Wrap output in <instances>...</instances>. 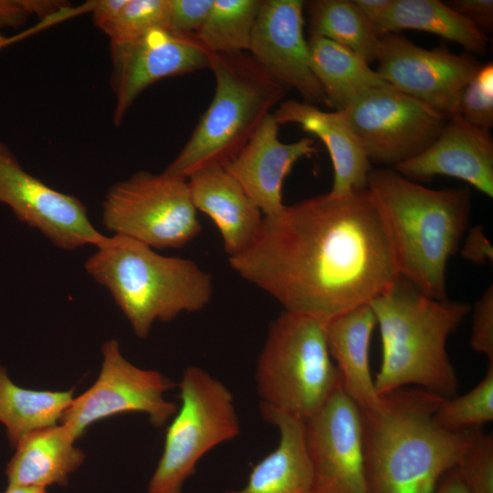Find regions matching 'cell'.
I'll return each mask as SVG.
<instances>
[{"label":"cell","instance_id":"obj_8","mask_svg":"<svg viewBox=\"0 0 493 493\" xmlns=\"http://www.w3.org/2000/svg\"><path fill=\"white\" fill-rule=\"evenodd\" d=\"M178 386L181 405L166 429L147 493H183L199 461L240 433L235 398L224 383L200 367L189 366Z\"/></svg>","mask_w":493,"mask_h":493},{"label":"cell","instance_id":"obj_40","mask_svg":"<svg viewBox=\"0 0 493 493\" xmlns=\"http://www.w3.org/2000/svg\"><path fill=\"white\" fill-rule=\"evenodd\" d=\"M28 14L50 16L65 9L66 4L60 1L21 0Z\"/></svg>","mask_w":493,"mask_h":493},{"label":"cell","instance_id":"obj_29","mask_svg":"<svg viewBox=\"0 0 493 493\" xmlns=\"http://www.w3.org/2000/svg\"><path fill=\"white\" fill-rule=\"evenodd\" d=\"M260 4L261 0H213L196 38L209 53L247 52Z\"/></svg>","mask_w":493,"mask_h":493},{"label":"cell","instance_id":"obj_18","mask_svg":"<svg viewBox=\"0 0 493 493\" xmlns=\"http://www.w3.org/2000/svg\"><path fill=\"white\" fill-rule=\"evenodd\" d=\"M317 152L314 141L304 137L284 143L278 123L268 114L239 153L224 168L241 185L264 217H276L286 208L282 186L293 165Z\"/></svg>","mask_w":493,"mask_h":493},{"label":"cell","instance_id":"obj_39","mask_svg":"<svg viewBox=\"0 0 493 493\" xmlns=\"http://www.w3.org/2000/svg\"><path fill=\"white\" fill-rule=\"evenodd\" d=\"M432 493H471L457 469L448 471L438 482Z\"/></svg>","mask_w":493,"mask_h":493},{"label":"cell","instance_id":"obj_15","mask_svg":"<svg viewBox=\"0 0 493 493\" xmlns=\"http://www.w3.org/2000/svg\"><path fill=\"white\" fill-rule=\"evenodd\" d=\"M113 122L120 125L141 93L155 82L209 68L210 53L194 36L153 29L134 40L110 44Z\"/></svg>","mask_w":493,"mask_h":493},{"label":"cell","instance_id":"obj_14","mask_svg":"<svg viewBox=\"0 0 493 493\" xmlns=\"http://www.w3.org/2000/svg\"><path fill=\"white\" fill-rule=\"evenodd\" d=\"M0 203L7 205L21 222L37 229L61 249L96 246L105 238L89 219L79 199L25 171L1 140Z\"/></svg>","mask_w":493,"mask_h":493},{"label":"cell","instance_id":"obj_34","mask_svg":"<svg viewBox=\"0 0 493 493\" xmlns=\"http://www.w3.org/2000/svg\"><path fill=\"white\" fill-rule=\"evenodd\" d=\"M471 348L493 363V287L490 285L474 307Z\"/></svg>","mask_w":493,"mask_h":493},{"label":"cell","instance_id":"obj_38","mask_svg":"<svg viewBox=\"0 0 493 493\" xmlns=\"http://www.w3.org/2000/svg\"><path fill=\"white\" fill-rule=\"evenodd\" d=\"M362 15L375 26L387 15L394 0H352Z\"/></svg>","mask_w":493,"mask_h":493},{"label":"cell","instance_id":"obj_35","mask_svg":"<svg viewBox=\"0 0 493 493\" xmlns=\"http://www.w3.org/2000/svg\"><path fill=\"white\" fill-rule=\"evenodd\" d=\"M445 3L452 10L470 21L483 33L486 34V32H490L492 30V0H449Z\"/></svg>","mask_w":493,"mask_h":493},{"label":"cell","instance_id":"obj_3","mask_svg":"<svg viewBox=\"0 0 493 493\" xmlns=\"http://www.w3.org/2000/svg\"><path fill=\"white\" fill-rule=\"evenodd\" d=\"M367 190L400 276L426 296L447 299L446 266L467 228L470 188L431 189L378 168L370 172Z\"/></svg>","mask_w":493,"mask_h":493},{"label":"cell","instance_id":"obj_36","mask_svg":"<svg viewBox=\"0 0 493 493\" xmlns=\"http://www.w3.org/2000/svg\"><path fill=\"white\" fill-rule=\"evenodd\" d=\"M462 257L477 265L493 260V246L486 236L482 226L478 225L467 232L461 249Z\"/></svg>","mask_w":493,"mask_h":493},{"label":"cell","instance_id":"obj_37","mask_svg":"<svg viewBox=\"0 0 493 493\" xmlns=\"http://www.w3.org/2000/svg\"><path fill=\"white\" fill-rule=\"evenodd\" d=\"M28 15L21 0H0V27L19 26Z\"/></svg>","mask_w":493,"mask_h":493},{"label":"cell","instance_id":"obj_17","mask_svg":"<svg viewBox=\"0 0 493 493\" xmlns=\"http://www.w3.org/2000/svg\"><path fill=\"white\" fill-rule=\"evenodd\" d=\"M392 168L416 183L437 175L454 177L492 197L493 139L489 131L456 114L425 151Z\"/></svg>","mask_w":493,"mask_h":493},{"label":"cell","instance_id":"obj_41","mask_svg":"<svg viewBox=\"0 0 493 493\" xmlns=\"http://www.w3.org/2000/svg\"><path fill=\"white\" fill-rule=\"evenodd\" d=\"M4 493H47V491L38 488L7 486Z\"/></svg>","mask_w":493,"mask_h":493},{"label":"cell","instance_id":"obj_21","mask_svg":"<svg viewBox=\"0 0 493 493\" xmlns=\"http://www.w3.org/2000/svg\"><path fill=\"white\" fill-rule=\"evenodd\" d=\"M328 349L341 376V388L361 411L382 401L369 363V345L377 320L370 304L355 308L326 322Z\"/></svg>","mask_w":493,"mask_h":493},{"label":"cell","instance_id":"obj_22","mask_svg":"<svg viewBox=\"0 0 493 493\" xmlns=\"http://www.w3.org/2000/svg\"><path fill=\"white\" fill-rule=\"evenodd\" d=\"M76 440L62 424L26 435L6 465L7 486L45 489L52 485L66 486L85 459L82 450L74 445Z\"/></svg>","mask_w":493,"mask_h":493},{"label":"cell","instance_id":"obj_31","mask_svg":"<svg viewBox=\"0 0 493 493\" xmlns=\"http://www.w3.org/2000/svg\"><path fill=\"white\" fill-rule=\"evenodd\" d=\"M457 114L467 122L489 131L493 126V64L482 65L464 89Z\"/></svg>","mask_w":493,"mask_h":493},{"label":"cell","instance_id":"obj_4","mask_svg":"<svg viewBox=\"0 0 493 493\" xmlns=\"http://www.w3.org/2000/svg\"><path fill=\"white\" fill-rule=\"evenodd\" d=\"M369 304L382 338L378 394L417 385L443 398L456 396L458 380L446 341L471 306L432 299L402 276Z\"/></svg>","mask_w":493,"mask_h":493},{"label":"cell","instance_id":"obj_32","mask_svg":"<svg viewBox=\"0 0 493 493\" xmlns=\"http://www.w3.org/2000/svg\"><path fill=\"white\" fill-rule=\"evenodd\" d=\"M471 493H493V436L479 431L456 467Z\"/></svg>","mask_w":493,"mask_h":493},{"label":"cell","instance_id":"obj_11","mask_svg":"<svg viewBox=\"0 0 493 493\" xmlns=\"http://www.w3.org/2000/svg\"><path fill=\"white\" fill-rule=\"evenodd\" d=\"M102 365L97 381L74 398L60 423L77 437L97 421L127 412L144 413L155 426L164 425L178 410L164 393L174 383L153 370L139 368L128 362L116 340L101 347Z\"/></svg>","mask_w":493,"mask_h":493},{"label":"cell","instance_id":"obj_26","mask_svg":"<svg viewBox=\"0 0 493 493\" xmlns=\"http://www.w3.org/2000/svg\"><path fill=\"white\" fill-rule=\"evenodd\" d=\"M74 399L68 391L31 390L16 384L0 365V423L13 447L26 435L57 425Z\"/></svg>","mask_w":493,"mask_h":493},{"label":"cell","instance_id":"obj_5","mask_svg":"<svg viewBox=\"0 0 493 493\" xmlns=\"http://www.w3.org/2000/svg\"><path fill=\"white\" fill-rule=\"evenodd\" d=\"M96 247L85 270L109 290L141 339L155 321L200 311L213 298L212 276L191 259L160 255L120 235L105 236Z\"/></svg>","mask_w":493,"mask_h":493},{"label":"cell","instance_id":"obj_33","mask_svg":"<svg viewBox=\"0 0 493 493\" xmlns=\"http://www.w3.org/2000/svg\"><path fill=\"white\" fill-rule=\"evenodd\" d=\"M213 0H168L166 30L180 36H194L204 25Z\"/></svg>","mask_w":493,"mask_h":493},{"label":"cell","instance_id":"obj_1","mask_svg":"<svg viewBox=\"0 0 493 493\" xmlns=\"http://www.w3.org/2000/svg\"><path fill=\"white\" fill-rule=\"evenodd\" d=\"M228 262L285 311L323 324L369 304L400 276L367 188L329 192L263 217L252 243Z\"/></svg>","mask_w":493,"mask_h":493},{"label":"cell","instance_id":"obj_28","mask_svg":"<svg viewBox=\"0 0 493 493\" xmlns=\"http://www.w3.org/2000/svg\"><path fill=\"white\" fill-rule=\"evenodd\" d=\"M91 14L110 44L125 43L166 29L168 0H99L92 3Z\"/></svg>","mask_w":493,"mask_h":493},{"label":"cell","instance_id":"obj_7","mask_svg":"<svg viewBox=\"0 0 493 493\" xmlns=\"http://www.w3.org/2000/svg\"><path fill=\"white\" fill-rule=\"evenodd\" d=\"M255 377L261 411L281 413L303 422L341 387L323 323L285 310L269 327Z\"/></svg>","mask_w":493,"mask_h":493},{"label":"cell","instance_id":"obj_27","mask_svg":"<svg viewBox=\"0 0 493 493\" xmlns=\"http://www.w3.org/2000/svg\"><path fill=\"white\" fill-rule=\"evenodd\" d=\"M310 37H320L352 51L367 64L377 60L380 37L352 0L305 2Z\"/></svg>","mask_w":493,"mask_h":493},{"label":"cell","instance_id":"obj_42","mask_svg":"<svg viewBox=\"0 0 493 493\" xmlns=\"http://www.w3.org/2000/svg\"><path fill=\"white\" fill-rule=\"evenodd\" d=\"M12 39L6 38L4 36L0 35V48L11 42Z\"/></svg>","mask_w":493,"mask_h":493},{"label":"cell","instance_id":"obj_24","mask_svg":"<svg viewBox=\"0 0 493 493\" xmlns=\"http://www.w3.org/2000/svg\"><path fill=\"white\" fill-rule=\"evenodd\" d=\"M308 45L312 72L334 110H344L369 90L389 85L359 56L335 42L310 37Z\"/></svg>","mask_w":493,"mask_h":493},{"label":"cell","instance_id":"obj_23","mask_svg":"<svg viewBox=\"0 0 493 493\" xmlns=\"http://www.w3.org/2000/svg\"><path fill=\"white\" fill-rule=\"evenodd\" d=\"M261 414L278 429V445L253 467L243 488L223 493H310L312 471L304 439V422L274 411Z\"/></svg>","mask_w":493,"mask_h":493},{"label":"cell","instance_id":"obj_13","mask_svg":"<svg viewBox=\"0 0 493 493\" xmlns=\"http://www.w3.org/2000/svg\"><path fill=\"white\" fill-rule=\"evenodd\" d=\"M304 439L310 493H369L362 411L341 387L304 422Z\"/></svg>","mask_w":493,"mask_h":493},{"label":"cell","instance_id":"obj_9","mask_svg":"<svg viewBox=\"0 0 493 493\" xmlns=\"http://www.w3.org/2000/svg\"><path fill=\"white\" fill-rule=\"evenodd\" d=\"M102 223L152 248H179L202 230L187 180L140 171L108 191Z\"/></svg>","mask_w":493,"mask_h":493},{"label":"cell","instance_id":"obj_30","mask_svg":"<svg viewBox=\"0 0 493 493\" xmlns=\"http://www.w3.org/2000/svg\"><path fill=\"white\" fill-rule=\"evenodd\" d=\"M435 422L452 432L477 431L493 420V363L469 392L445 398L434 414Z\"/></svg>","mask_w":493,"mask_h":493},{"label":"cell","instance_id":"obj_20","mask_svg":"<svg viewBox=\"0 0 493 493\" xmlns=\"http://www.w3.org/2000/svg\"><path fill=\"white\" fill-rule=\"evenodd\" d=\"M187 183L194 207L213 220L228 257L244 251L264 216L241 185L224 167L199 171Z\"/></svg>","mask_w":493,"mask_h":493},{"label":"cell","instance_id":"obj_2","mask_svg":"<svg viewBox=\"0 0 493 493\" xmlns=\"http://www.w3.org/2000/svg\"><path fill=\"white\" fill-rule=\"evenodd\" d=\"M445 398L404 387L362 411L369 493H432L456 467L477 431L452 432L434 414Z\"/></svg>","mask_w":493,"mask_h":493},{"label":"cell","instance_id":"obj_25","mask_svg":"<svg viewBox=\"0 0 493 493\" xmlns=\"http://www.w3.org/2000/svg\"><path fill=\"white\" fill-rule=\"evenodd\" d=\"M413 29L437 35L462 46L469 53L484 54L488 37L439 0H394L375 26L379 37Z\"/></svg>","mask_w":493,"mask_h":493},{"label":"cell","instance_id":"obj_16","mask_svg":"<svg viewBox=\"0 0 493 493\" xmlns=\"http://www.w3.org/2000/svg\"><path fill=\"white\" fill-rule=\"evenodd\" d=\"M304 5L302 0H261L247 53L279 84L297 90L302 101L328 106L310 66Z\"/></svg>","mask_w":493,"mask_h":493},{"label":"cell","instance_id":"obj_12","mask_svg":"<svg viewBox=\"0 0 493 493\" xmlns=\"http://www.w3.org/2000/svg\"><path fill=\"white\" fill-rule=\"evenodd\" d=\"M376 71L393 88L435 110L457 114L461 94L481 68L472 55L445 47L426 49L399 34L380 37Z\"/></svg>","mask_w":493,"mask_h":493},{"label":"cell","instance_id":"obj_6","mask_svg":"<svg viewBox=\"0 0 493 493\" xmlns=\"http://www.w3.org/2000/svg\"><path fill=\"white\" fill-rule=\"evenodd\" d=\"M208 68L215 84L213 99L189 140L163 171L184 180L205 169L225 167L288 90L247 52L210 53Z\"/></svg>","mask_w":493,"mask_h":493},{"label":"cell","instance_id":"obj_10","mask_svg":"<svg viewBox=\"0 0 493 493\" xmlns=\"http://www.w3.org/2000/svg\"><path fill=\"white\" fill-rule=\"evenodd\" d=\"M343 111L371 163L391 168L425 151L447 120L391 85L369 90Z\"/></svg>","mask_w":493,"mask_h":493},{"label":"cell","instance_id":"obj_19","mask_svg":"<svg viewBox=\"0 0 493 493\" xmlns=\"http://www.w3.org/2000/svg\"><path fill=\"white\" fill-rule=\"evenodd\" d=\"M272 115L278 125L299 124L324 143L333 167L330 194L343 195L367 188L372 163L343 110L327 111L302 100H287Z\"/></svg>","mask_w":493,"mask_h":493}]
</instances>
